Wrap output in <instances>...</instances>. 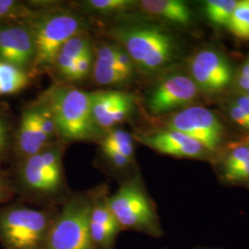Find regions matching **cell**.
I'll use <instances>...</instances> for the list:
<instances>
[{
	"instance_id": "obj_35",
	"label": "cell",
	"mask_w": 249,
	"mask_h": 249,
	"mask_svg": "<svg viewBox=\"0 0 249 249\" xmlns=\"http://www.w3.org/2000/svg\"></svg>"
},
{
	"instance_id": "obj_16",
	"label": "cell",
	"mask_w": 249,
	"mask_h": 249,
	"mask_svg": "<svg viewBox=\"0 0 249 249\" xmlns=\"http://www.w3.org/2000/svg\"><path fill=\"white\" fill-rule=\"evenodd\" d=\"M49 143L50 140L36 124L31 108L26 109L21 116L16 137L19 156L25 160L41 152L45 147L50 145Z\"/></svg>"
},
{
	"instance_id": "obj_8",
	"label": "cell",
	"mask_w": 249,
	"mask_h": 249,
	"mask_svg": "<svg viewBox=\"0 0 249 249\" xmlns=\"http://www.w3.org/2000/svg\"><path fill=\"white\" fill-rule=\"evenodd\" d=\"M166 128L185 134L201 144L213 156L219 153L225 139V127L208 108L191 106L176 112L166 121Z\"/></svg>"
},
{
	"instance_id": "obj_7",
	"label": "cell",
	"mask_w": 249,
	"mask_h": 249,
	"mask_svg": "<svg viewBox=\"0 0 249 249\" xmlns=\"http://www.w3.org/2000/svg\"><path fill=\"white\" fill-rule=\"evenodd\" d=\"M18 182L27 192L53 195L63 187L62 150L50 145L38 154L22 160Z\"/></svg>"
},
{
	"instance_id": "obj_4",
	"label": "cell",
	"mask_w": 249,
	"mask_h": 249,
	"mask_svg": "<svg viewBox=\"0 0 249 249\" xmlns=\"http://www.w3.org/2000/svg\"><path fill=\"white\" fill-rule=\"evenodd\" d=\"M52 217L22 205L0 211V243L4 249H42Z\"/></svg>"
},
{
	"instance_id": "obj_27",
	"label": "cell",
	"mask_w": 249,
	"mask_h": 249,
	"mask_svg": "<svg viewBox=\"0 0 249 249\" xmlns=\"http://www.w3.org/2000/svg\"><path fill=\"white\" fill-rule=\"evenodd\" d=\"M235 85L238 89V93L249 97V57L242 67L234 78Z\"/></svg>"
},
{
	"instance_id": "obj_5",
	"label": "cell",
	"mask_w": 249,
	"mask_h": 249,
	"mask_svg": "<svg viewBox=\"0 0 249 249\" xmlns=\"http://www.w3.org/2000/svg\"><path fill=\"white\" fill-rule=\"evenodd\" d=\"M91 205L85 196L68 201L53 219L42 249H96L89 231Z\"/></svg>"
},
{
	"instance_id": "obj_23",
	"label": "cell",
	"mask_w": 249,
	"mask_h": 249,
	"mask_svg": "<svg viewBox=\"0 0 249 249\" xmlns=\"http://www.w3.org/2000/svg\"><path fill=\"white\" fill-rule=\"evenodd\" d=\"M35 13L24 4L14 0H0V19H32Z\"/></svg>"
},
{
	"instance_id": "obj_10",
	"label": "cell",
	"mask_w": 249,
	"mask_h": 249,
	"mask_svg": "<svg viewBox=\"0 0 249 249\" xmlns=\"http://www.w3.org/2000/svg\"><path fill=\"white\" fill-rule=\"evenodd\" d=\"M190 78L200 93L215 95L229 88L234 80L231 62L215 48L197 51L189 62Z\"/></svg>"
},
{
	"instance_id": "obj_30",
	"label": "cell",
	"mask_w": 249,
	"mask_h": 249,
	"mask_svg": "<svg viewBox=\"0 0 249 249\" xmlns=\"http://www.w3.org/2000/svg\"><path fill=\"white\" fill-rule=\"evenodd\" d=\"M102 150L107 159L110 160L112 162V164L117 168H120V169L127 168L133 162V160H129L124 155L117 152V151H112L109 149H102Z\"/></svg>"
},
{
	"instance_id": "obj_2",
	"label": "cell",
	"mask_w": 249,
	"mask_h": 249,
	"mask_svg": "<svg viewBox=\"0 0 249 249\" xmlns=\"http://www.w3.org/2000/svg\"><path fill=\"white\" fill-rule=\"evenodd\" d=\"M44 105L63 139L85 141L97 135L90 92L73 87H56L48 91Z\"/></svg>"
},
{
	"instance_id": "obj_22",
	"label": "cell",
	"mask_w": 249,
	"mask_h": 249,
	"mask_svg": "<svg viewBox=\"0 0 249 249\" xmlns=\"http://www.w3.org/2000/svg\"><path fill=\"white\" fill-rule=\"evenodd\" d=\"M85 5L93 12L102 15H112L138 6V2L131 0H89L85 2Z\"/></svg>"
},
{
	"instance_id": "obj_1",
	"label": "cell",
	"mask_w": 249,
	"mask_h": 249,
	"mask_svg": "<svg viewBox=\"0 0 249 249\" xmlns=\"http://www.w3.org/2000/svg\"><path fill=\"white\" fill-rule=\"evenodd\" d=\"M110 35L131 57L136 70L145 74H153L167 68L178 56V40L159 25H121L113 29Z\"/></svg>"
},
{
	"instance_id": "obj_3",
	"label": "cell",
	"mask_w": 249,
	"mask_h": 249,
	"mask_svg": "<svg viewBox=\"0 0 249 249\" xmlns=\"http://www.w3.org/2000/svg\"><path fill=\"white\" fill-rule=\"evenodd\" d=\"M107 202L121 230L141 231L153 237L162 235L154 204L138 178L122 184Z\"/></svg>"
},
{
	"instance_id": "obj_12",
	"label": "cell",
	"mask_w": 249,
	"mask_h": 249,
	"mask_svg": "<svg viewBox=\"0 0 249 249\" xmlns=\"http://www.w3.org/2000/svg\"><path fill=\"white\" fill-rule=\"evenodd\" d=\"M92 116L97 128L111 129L133 114L135 97L123 90L92 91Z\"/></svg>"
},
{
	"instance_id": "obj_32",
	"label": "cell",
	"mask_w": 249,
	"mask_h": 249,
	"mask_svg": "<svg viewBox=\"0 0 249 249\" xmlns=\"http://www.w3.org/2000/svg\"><path fill=\"white\" fill-rule=\"evenodd\" d=\"M231 102L239 107L241 110L246 114V116L249 118V97L244 94L237 93V95H235L233 98L231 99Z\"/></svg>"
},
{
	"instance_id": "obj_17",
	"label": "cell",
	"mask_w": 249,
	"mask_h": 249,
	"mask_svg": "<svg viewBox=\"0 0 249 249\" xmlns=\"http://www.w3.org/2000/svg\"><path fill=\"white\" fill-rule=\"evenodd\" d=\"M28 84L26 72L0 59V95L17 93Z\"/></svg>"
},
{
	"instance_id": "obj_26",
	"label": "cell",
	"mask_w": 249,
	"mask_h": 249,
	"mask_svg": "<svg viewBox=\"0 0 249 249\" xmlns=\"http://www.w3.org/2000/svg\"><path fill=\"white\" fill-rule=\"evenodd\" d=\"M92 65V52L91 47L85 51L80 58L76 61L71 76L69 78L70 81H79L85 79L89 75Z\"/></svg>"
},
{
	"instance_id": "obj_13",
	"label": "cell",
	"mask_w": 249,
	"mask_h": 249,
	"mask_svg": "<svg viewBox=\"0 0 249 249\" xmlns=\"http://www.w3.org/2000/svg\"><path fill=\"white\" fill-rule=\"evenodd\" d=\"M31 30L19 24L0 25V59L24 71L35 60Z\"/></svg>"
},
{
	"instance_id": "obj_19",
	"label": "cell",
	"mask_w": 249,
	"mask_h": 249,
	"mask_svg": "<svg viewBox=\"0 0 249 249\" xmlns=\"http://www.w3.org/2000/svg\"><path fill=\"white\" fill-rule=\"evenodd\" d=\"M92 72L94 81L103 86L123 84L129 80L118 64L115 65L95 61Z\"/></svg>"
},
{
	"instance_id": "obj_11",
	"label": "cell",
	"mask_w": 249,
	"mask_h": 249,
	"mask_svg": "<svg viewBox=\"0 0 249 249\" xmlns=\"http://www.w3.org/2000/svg\"><path fill=\"white\" fill-rule=\"evenodd\" d=\"M132 136L137 142L161 154L181 159H213V155L201 144L176 130L165 128Z\"/></svg>"
},
{
	"instance_id": "obj_24",
	"label": "cell",
	"mask_w": 249,
	"mask_h": 249,
	"mask_svg": "<svg viewBox=\"0 0 249 249\" xmlns=\"http://www.w3.org/2000/svg\"><path fill=\"white\" fill-rule=\"evenodd\" d=\"M31 110L36 124L51 142L56 135H58V132L49 110L45 105L32 107Z\"/></svg>"
},
{
	"instance_id": "obj_31",
	"label": "cell",
	"mask_w": 249,
	"mask_h": 249,
	"mask_svg": "<svg viewBox=\"0 0 249 249\" xmlns=\"http://www.w3.org/2000/svg\"><path fill=\"white\" fill-rule=\"evenodd\" d=\"M9 124L7 120L0 116V157L7 148L9 140Z\"/></svg>"
},
{
	"instance_id": "obj_20",
	"label": "cell",
	"mask_w": 249,
	"mask_h": 249,
	"mask_svg": "<svg viewBox=\"0 0 249 249\" xmlns=\"http://www.w3.org/2000/svg\"><path fill=\"white\" fill-rule=\"evenodd\" d=\"M102 149L117 151L134 161L133 136L123 129H112L103 141Z\"/></svg>"
},
{
	"instance_id": "obj_25",
	"label": "cell",
	"mask_w": 249,
	"mask_h": 249,
	"mask_svg": "<svg viewBox=\"0 0 249 249\" xmlns=\"http://www.w3.org/2000/svg\"><path fill=\"white\" fill-rule=\"evenodd\" d=\"M90 47L91 46L89 41L85 36L76 35L65 43L58 53L66 55L74 60H78L84 52Z\"/></svg>"
},
{
	"instance_id": "obj_14",
	"label": "cell",
	"mask_w": 249,
	"mask_h": 249,
	"mask_svg": "<svg viewBox=\"0 0 249 249\" xmlns=\"http://www.w3.org/2000/svg\"><path fill=\"white\" fill-rule=\"evenodd\" d=\"M218 168L223 182L231 185H249V145L245 140L225 147Z\"/></svg>"
},
{
	"instance_id": "obj_18",
	"label": "cell",
	"mask_w": 249,
	"mask_h": 249,
	"mask_svg": "<svg viewBox=\"0 0 249 249\" xmlns=\"http://www.w3.org/2000/svg\"><path fill=\"white\" fill-rule=\"evenodd\" d=\"M238 0H207L203 11L207 19L214 26L227 28Z\"/></svg>"
},
{
	"instance_id": "obj_15",
	"label": "cell",
	"mask_w": 249,
	"mask_h": 249,
	"mask_svg": "<svg viewBox=\"0 0 249 249\" xmlns=\"http://www.w3.org/2000/svg\"><path fill=\"white\" fill-rule=\"evenodd\" d=\"M138 6L144 13L176 25H189L193 20L192 9L182 0H142Z\"/></svg>"
},
{
	"instance_id": "obj_9",
	"label": "cell",
	"mask_w": 249,
	"mask_h": 249,
	"mask_svg": "<svg viewBox=\"0 0 249 249\" xmlns=\"http://www.w3.org/2000/svg\"><path fill=\"white\" fill-rule=\"evenodd\" d=\"M199 94V89L188 74L173 73L150 89L146 107L151 115L162 116L194 106Z\"/></svg>"
},
{
	"instance_id": "obj_34",
	"label": "cell",
	"mask_w": 249,
	"mask_h": 249,
	"mask_svg": "<svg viewBox=\"0 0 249 249\" xmlns=\"http://www.w3.org/2000/svg\"><path fill=\"white\" fill-rule=\"evenodd\" d=\"M244 140H245V142L248 143V144H249V137H248V138H246V139H244Z\"/></svg>"
},
{
	"instance_id": "obj_6",
	"label": "cell",
	"mask_w": 249,
	"mask_h": 249,
	"mask_svg": "<svg viewBox=\"0 0 249 249\" xmlns=\"http://www.w3.org/2000/svg\"><path fill=\"white\" fill-rule=\"evenodd\" d=\"M81 25L80 18L69 12L51 13L37 19L32 31L36 51L35 66L47 68L54 65L63 45L78 34Z\"/></svg>"
},
{
	"instance_id": "obj_33",
	"label": "cell",
	"mask_w": 249,
	"mask_h": 249,
	"mask_svg": "<svg viewBox=\"0 0 249 249\" xmlns=\"http://www.w3.org/2000/svg\"><path fill=\"white\" fill-rule=\"evenodd\" d=\"M10 196V187L6 179L0 175V203L6 201Z\"/></svg>"
},
{
	"instance_id": "obj_21",
	"label": "cell",
	"mask_w": 249,
	"mask_h": 249,
	"mask_svg": "<svg viewBox=\"0 0 249 249\" xmlns=\"http://www.w3.org/2000/svg\"><path fill=\"white\" fill-rule=\"evenodd\" d=\"M227 29L241 41H249V0L238 1Z\"/></svg>"
},
{
	"instance_id": "obj_28",
	"label": "cell",
	"mask_w": 249,
	"mask_h": 249,
	"mask_svg": "<svg viewBox=\"0 0 249 249\" xmlns=\"http://www.w3.org/2000/svg\"><path fill=\"white\" fill-rule=\"evenodd\" d=\"M116 61L117 64L122 68L124 74L129 78H133L136 67L134 65L131 57L128 55V53L125 52L123 47L120 45H117V54H116Z\"/></svg>"
},
{
	"instance_id": "obj_29",
	"label": "cell",
	"mask_w": 249,
	"mask_h": 249,
	"mask_svg": "<svg viewBox=\"0 0 249 249\" xmlns=\"http://www.w3.org/2000/svg\"><path fill=\"white\" fill-rule=\"evenodd\" d=\"M227 112L228 116H230L231 121L233 123L244 128L245 130L249 132V118L246 116V114L241 110L239 107L235 106L233 103L230 102L227 106Z\"/></svg>"
}]
</instances>
